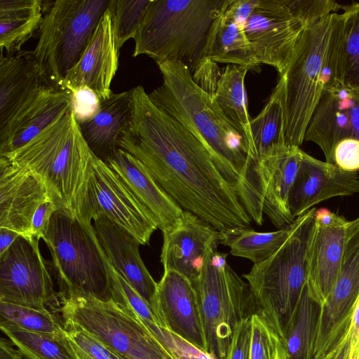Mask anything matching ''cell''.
<instances>
[{
    "instance_id": "obj_17",
    "label": "cell",
    "mask_w": 359,
    "mask_h": 359,
    "mask_svg": "<svg viewBox=\"0 0 359 359\" xmlns=\"http://www.w3.org/2000/svg\"><path fill=\"white\" fill-rule=\"evenodd\" d=\"M154 311L162 327L207 351L197 293L187 278L174 271H164L158 283Z\"/></svg>"
},
{
    "instance_id": "obj_19",
    "label": "cell",
    "mask_w": 359,
    "mask_h": 359,
    "mask_svg": "<svg viewBox=\"0 0 359 359\" xmlns=\"http://www.w3.org/2000/svg\"><path fill=\"white\" fill-rule=\"evenodd\" d=\"M118 53L113 34L111 17L107 7L101 16L81 58L67 72L62 90L87 86L100 101L113 93L111 84L118 67Z\"/></svg>"
},
{
    "instance_id": "obj_16",
    "label": "cell",
    "mask_w": 359,
    "mask_h": 359,
    "mask_svg": "<svg viewBox=\"0 0 359 359\" xmlns=\"http://www.w3.org/2000/svg\"><path fill=\"white\" fill-rule=\"evenodd\" d=\"M163 233L161 262L164 271H174L194 284L204 259L220 243V231L189 211L183 210L177 223Z\"/></svg>"
},
{
    "instance_id": "obj_47",
    "label": "cell",
    "mask_w": 359,
    "mask_h": 359,
    "mask_svg": "<svg viewBox=\"0 0 359 359\" xmlns=\"http://www.w3.org/2000/svg\"><path fill=\"white\" fill-rule=\"evenodd\" d=\"M348 334V359H359V295L353 306Z\"/></svg>"
},
{
    "instance_id": "obj_10",
    "label": "cell",
    "mask_w": 359,
    "mask_h": 359,
    "mask_svg": "<svg viewBox=\"0 0 359 359\" xmlns=\"http://www.w3.org/2000/svg\"><path fill=\"white\" fill-rule=\"evenodd\" d=\"M338 14L333 13L304 28L283 74L287 145L299 147L302 144L308 123L324 90L325 57Z\"/></svg>"
},
{
    "instance_id": "obj_18",
    "label": "cell",
    "mask_w": 359,
    "mask_h": 359,
    "mask_svg": "<svg viewBox=\"0 0 359 359\" xmlns=\"http://www.w3.org/2000/svg\"><path fill=\"white\" fill-rule=\"evenodd\" d=\"M48 198L51 196L40 177L0 156V227L33 238V215Z\"/></svg>"
},
{
    "instance_id": "obj_6",
    "label": "cell",
    "mask_w": 359,
    "mask_h": 359,
    "mask_svg": "<svg viewBox=\"0 0 359 359\" xmlns=\"http://www.w3.org/2000/svg\"><path fill=\"white\" fill-rule=\"evenodd\" d=\"M42 239L52 256L60 296L112 299L110 263L92 223L58 210Z\"/></svg>"
},
{
    "instance_id": "obj_46",
    "label": "cell",
    "mask_w": 359,
    "mask_h": 359,
    "mask_svg": "<svg viewBox=\"0 0 359 359\" xmlns=\"http://www.w3.org/2000/svg\"><path fill=\"white\" fill-rule=\"evenodd\" d=\"M259 0H227L224 12L244 29V26L257 6Z\"/></svg>"
},
{
    "instance_id": "obj_7",
    "label": "cell",
    "mask_w": 359,
    "mask_h": 359,
    "mask_svg": "<svg viewBox=\"0 0 359 359\" xmlns=\"http://www.w3.org/2000/svg\"><path fill=\"white\" fill-rule=\"evenodd\" d=\"M53 309L61 313L63 327L86 332L126 359H172L142 319L112 299L59 295Z\"/></svg>"
},
{
    "instance_id": "obj_37",
    "label": "cell",
    "mask_w": 359,
    "mask_h": 359,
    "mask_svg": "<svg viewBox=\"0 0 359 359\" xmlns=\"http://www.w3.org/2000/svg\"><path fill=\"white\" fill-rule=\"evenodd\" d=\"M250 359H290L285 342L258 311L251 315Z\"/></svg>"
},
{
    "instance_id": "obj_51",
    "label": "cell",
    "mask_w": 359,
    "mask_h": 359,
    "mask_svg": "<svg viewBox=\"0 0 359 359\" xmlns=\"http://www.w3.org/2000/svg\"><path fill=\"white\" fill-rule=\"evenodd\" d=\"M348 331L341 339V340L340 341L339 344L322 359H334L335 358L337 353L339 352L341 345L343 344L344 341H345V339L348 335Z\"/></svg>"
},
{
    "instance_id": "obj_27",
    "label": "cell",
    "mask_w": 359,
    "mask_h": 359,
    "mask_svg": "<svg viewBox=\"0 0 359 359\" xmlns=\"http://www.w3.org/2000/svg\"><path fill=\"white\" fill-rule=\"evenodd\" d=\"M252 147L241 189H243L252 169L269 151L286 144L285 79L280 76L278 83L262 110L250 121Z\"/></svg>"
},
{
    "instance_id": "obj_50",
    "label": "cell",
    "mask_w": 359,
    "mask_h": 359,
    "mask_svg": "<svg viewBox=\"0 0 359 359\" xmlns=\"http://www.w3.org/2000/svg\"><path fill=\"white\" fill-rule=\"evenodd\" d=\"M348 339H349V334L341 345L339 352L337 353L334 359H348Z\"/></svg>"
},
{
    "instance_id": "obj_45",
    "label": "cell",
    "mask_w": 359,
    "mask_h": 359,
    "mask_svg": "<svg viewBox=\"0 0 359 359\" xmlns=\"http://www.w3.org/2000/svg\"><path fill=\"white\" fill-rule=\"evenodd\" d=\"M194 72L192 76L196 83L213 95L222 74H219L217 63L203 58Z\"/></svg>"
},
{
    "instance_id": "obj_29",
    "label": "cell",
    "mask_w": 359,
    "mask_h": 359,
    "mask_svg": "<svg viewBox=\"0 0 359 359\" xmlns=\"http://www.w3.org/2000/svg\"><path fill=\"white\" fill-rule=\"evenodd\" d=\"M43 20L41 0H0V47L7 55L22 46L40 27Z\"/></svg>"
},
{
    "instance_id": "obj_53",
    "label": "cell",
    "mask_w": 359,
    "mask_h": 359,
    "mask_svg": "<svg viewBox=\"0 0 359 359\" xmlns=\"http://www.w3.org/2000/svg\"><path fill=\"white\" fill-rule=\"evenodd\" d=\"M21 359H22V358H21Z\"/></svg>"
},
{
    "instance_id": "obj_28",
    "label": "cell",
    "mask_w": 359,
    "mask_h": 359,
    "mask_svg": "<svg viewBox=\"0 0 359 359\" xmlns=\"http://www.w3.org/2000/svg\"><path fill=\"white\" fill-rule=\"evenodd\" d=\"M224 10L214 20L208 32L203 57L216 63L236 65L256 71L260 64L244 29Z\"/></svg>"
},
{
    "instance_id": "obj_44",
    "label": "cell",
    "mask_w": 359,
    "mask_h": 359,
    "mask_svg": "<svg viewBox=\"0 0 359 359\" xmlns=\"http://www.w3.org/2000/svg\"><path fill=\"white\" fill-rule=\"evenodd\" d=\"M60 210L55 202L48 198L41 203L36 210L31 223L32 237L43 238L46 234L53 215Z\"/></svg>"
},
{
    "instance_id": "obj_48",
    "label": "cell",
    "mask_w": 359,
    "mask_h": 359,
    "mask_svg": "<svg viewBox=\"0 0 359 359\" xmlns=\"http://www.w3.org/2000/svg\"><path fill=\"white\" fill-rule=\"evenodd\" d=\"M20 236L18 232L0 227V255H2Z\"/></svg>"
},
{
    "instance_id": "obj_52",
    "label": "cell",
    "mask_w": 359,
    "mask_h": 359,
    "mask_svg": "<svg viewBox=\"0 0 359 359\" xmlns=\"http://www.w3.org/2000/svg\"><path fill=\"white\" fill-rule=\"evenodd\" d=\"M106 348L108 350L109 353V355L111 358V359H126L124 358L123 356H121V355L116 353V352H114V351L106 347Z\"/></svg>"
},
{
    "instance_id": "obj_1",
    "label": "cell",
    "mask_w": 359,
    "mask_h": 359,
    "mask_svg": "<svg viewBox=\"0 0 359 359\" xmlns=\"http://www.w3.org/2000/svg\"><path fill=\"white\" fill-rule=\"evenodd\" d=\"M131 92L133 118L120 148L141 161L184 210L220 232L250 227L251 217L204 145L157 107L142 86Z\"/></svg>"
},
{
    "instance_id": "obj_43",
    "label": "cell",
    "mask_w": 359,
    "mask_h": 359,
    "mask_svg": "<svg viewBox=\"0 0 359 359\" xmlns=\"http://www.w3.org/2000/svg\"><path fill=\"white\" fill-rule=\"evenodd\" d=\"M333 165L350 172L359 170V140L345 138L335 145Z\"/></svg>"
},
{
    "instance_id": "obj_13",
    "label": "cell",
    "mask_w": 359,
    "mask_h": 359,
    "mask_svg": "<svg viewBox=\"0 0 359 359\" xmlns=\"http://www.w3.org/2000/svg\"><path fill=\"white\" fill-rule=\"evenodd\" d=\"M306 27L290 10L288 0H259L244 32L259 64L283 75Z\"/></svg>"
},
{
    "instance_id": "obj_33",
    "label": "cell",
    "mask_w": 359,
    "mask_h": 359,
    "mask_svg": "<svg viewBox=\"0 0 359 359\" xmlns=\"http://www.w3.org/2000/svg\"><path fill=\"white\" fill-rule=\"evenodd\" d=\"M0 327L25 359H77L68 348L65 336L29 331L2 320Z\"/></svg>"
},
{
    "instance_id": "obj_23",
    "label": "cell",
    "mask_w": 359,
    "mask_h": 359,
    "mask_svg": "<svg viewBox=\"0 0 359 359\" xmlns=\"http://www.w3.org/2000/svg\"><path fill=\"white\" fill-rule=\"evenodd\" d=\"M359 295V216L348 221L339 274L336 284L322 306L318 323L326 332L344 330L350 324Z\"/></svg>"
},
{
    "instance_id": "obj_8",
    "label": "cell",
    "mask_w": 359,
    "mask_h": 359,
    "mask_svg": "<svg viewBox=\"0 0 359 359\" xmlns=\"http://www.w3.org/2000/svg\"><path fill=\"white\" fill-rule=\"evenodd\" d=\"M203 323L207 352L226 359L238 322L257 310L249 284L227 262V254L210 249L193 284Z\"/></svg>"
},
{
    "instance_id": "obj_49",
    "label": "cell",
    "mask_w": 359,
    "mask_h": 359,
    "mask_svg": "<svg viewBox=\"0 0 359 359\" xmlns=\"http://www.w3.org/2000/svg\"><path fill=\"white\" fill-rule=\"evenodd\" d=\"M20 353L13 344L4 338L0 341V359H21Z\"/></svg>"
},
{
    "instance_id": "obj_40",
    "label": "cell",
    "mask_w": 359,
    "mask_h": 359,
    "mask_svg": "<svg viewBox=\"0 0 359 359\" xmlns=\"http://www.w3.org/2000/svg\"><path fill=\"white\" fill-rule=\"evenodd\" d=\"M64 328L65 343L77 359H111L106 347L86 332L70 327Z\"/></svg>"
},
{
    "instance_id": "obj_21",
    "label": "cell",
    "mask_w": 359,
    "mask_h": 359,
    "mask_svg": "<svg viewBox=\"0 0 359 359\" xmlns=\"http://www.w3.org/2000/svg\"><path fill=\"white\" fill-rule=\"evenodd\" d=\"M93 226L110 264L154 311L158 283L141 258L140 243L104 216L94 219Z\"/></svg>"
},
{
    "instance_id": "obj_42",
    "label": "cell",
    "mask_w": 359,
    "mask_h": 359,
    "mask_svg": "<svg viewBox=\"0 0 359 359\" xmlns=\"http://www.w3.org/2000/svg\"><path fill=\"white\" fill-rule=\"evenodd\" d=\"M252 343L251 316L236 325L226 359H250Z\"/></svg>"
},
{
    "instance_id": "obj_9",
    "label": "cell",
    "mask_w": 359,
    "mask_h": 359,
    "mask_svg": "<svg viewBox=\"0 0 359 359\" xmlns=\"http://www.w3.org/2000/svg\"><path fill=\"white\" fill-rule=\"evenodd\" d=\"M110 0H56L43 17L34 55L51 86L62 90Z\"/></svg>"
},
{
    "instance_id": "obj_41",
    "label": "cell",
    "mask_w": 359,
    "mask_h": 359,
    "mask_svg": "<svg viewBox=\"0 0 359 359\" xmlns=\"http://www.w3.org/2000/svg\"><path fill=\"white\" fill-rule=\"evenodd\" d=\"M71 109L78 123L91 118L97 111L100 100L87 86H80L70 91Z\"/></svg>"
},
{
    "instance_id": "obj_39",
    "label": "cell",
    "mask_w": 359,
    "mask_h": 359,
    "mask_svg": "<svg viewBox=\"0 0 359 359\" xmlns=\"http://www.w3.org/2000/svg\"><path fill=\"white\" fill-rule=\"evenodd\" d=\"M143 321L172 359H217L165 328L149 321Z\"/></svg>"
},
{
    "instance_id": "obj_35",
    "label": "cell",
    "mask_w": 359,
    "mask_h": 359,
    "mask_svg": "<svg viewBox=\"0 0 359 359\" xmlns=\"http://www.w3.org/2000/svg\"><path fill=\"white\" fill-rule=\"evenodd\" d=\"M2 320L8 321L29 331L64 337L65 330L57 319L47 310H38L0 302Z\"/></svg>"
},
{
    "instance_id": "obj_20",
    "label": "cell",
    "mask_w": 359,
    "mask_h": 359,
    "mask_svg": "<svg viewBox=\"0 0 359 359\" xmlns=\"http://www.w3.org/2000/svg\"><path fill=\"white\" fill-rule=\"evenodd\" d=\"M359 192L357 172L344 171L303 151L289 196V208L296 219L323 201Z\"/></svg>"
},
{
    "instance_id": "obj_24",
    "label": "cell",
    "mask_w": 359,
    "mask_h": 359,
    "mask_svg": "<svg viewBox=\"0 0 359 359\" xmlns=\"http://www.w3.org/2000/svg\"><path fill=\"white\" fill-rule=\"evenodd\" d=\"M149 210L162 232L179 221L183 209L161 187L146 165L119 148L106 162Z\"/></svg>"
},
{
    "instance_id": "obj_14",
    "label": "cell",
    "mask_w": 359,
    "mask_h": 359,
    "mask_svg": "<svg viewBox=\"0 0 359 359\" xmlns=\"http://www.w3.org/2000/svg\"><path fill=\"white\" fill-rule=\"evenodd\" d=\"M348 224L327 208L316 210L307 250L306 287L318 306L327 301L337 280Z\"/></svg>"
},
{
    "instance_id": "obj_5",
    "label": "cell",
    "mask_w": 359,
    "mask_h": 359,
    "mask_svg": "<svg viewBox=\"0 0 359 359\" xmlns=\"http://www.w3.org/2000/svg\"><path fill=\"white\" fill-rule=\"evenodd\" d=\"M316 209L297 217L282 246L243 276L249 284L257 311L285 342L306 288L307 250Z\"/></svg>"
},
{
    "instance_id": "obj_38",
    "label": "cell",
    "mask_w": 359,
    "mask_h": 359,
    "mask_svg": "<svg viewBox=\"0 0 359 359\" xmlns=\"http://www.w3.org/2000/svg\"><path fill=\"white\" fill-rule=\"evenodd\" d=\"M111 292L112 299L130 311L143 320L154 323L162 327V323L149 305L119 275L110 264Z\"/></svg>"
},
{
    "instance_id": "obj_2",
    "label": "cell",
    "mask_w": 359,
    "mask_h": 359,
    "mask_svg": "<svg viewBox=\"0 0 359 359\" xmlns=\"http://www.w3.org/2000/svg\"><path fill=\"white\" fill-rule=\"evenodd\" d=\"M157 65L163 83L149 94V97L204 145L238 196L248 164L245 139L223 114L213 96L196 83L188 67L180 61Z\"/></svg>"
},
{
    "instance_id": "obj_30",
    "label": "cell",
    "mask_w": 359,
    "mask_h": 359,
    "mask_svg": "<svg viewBox=\"0 0 359 359\" xmlns=\"http://www.w3.org/2000/svg\"><path fill=\"white\" fill-rule=\"evenodd\" d=\"M248 71L242 66L227 65L212 96L223 114L245 139L249 154L252 147L251 118L245 86V78Z\"/></svg>"
},
{
    "instance_id": "obj_36",
    "label": "cell",
    "mask_w": 359,
    "mask_h": 359,
    "mask_svg": "<svg viewBox=\"0 0 359 359\" xmlns=\"http://www.w3.org/2000/svg\"><path fill=\"white\" fill-rule=\"evenodd\" d=\"M151 0H110L115 44L119 50L130 39H134Z\"/></svg>"
},
{
    "instance_id": "obj_34",
    "label": "cell",
    "mask_w": 359,
    "mask_h": 359,
    "mask_svg": "<svg viewBox=\"0 0 359 359\" xmlns=\"http://www.w3.org/2000/svg\"><path fill=\"white\" fill-rule=\"evenodd\" d=\"M318 305L310 297L306 287L285 346L290 359H313L314 331Z\"/></svg>"
},
{
    "instance_id": "obj_32",
    "label": "cell",
    "mask_w": 359,
    "mask_h": 359,
    "mask_svg": "<svg viewBox=\"0 0 359 359\" xmlns=\"http://www.w3.org/2000/svg\"><path fill=\"white\" fill-rule=\"evenodd\" d=\"M337 44L336 79L348 88H359V1L343 6Z\"/></svg>"
},
{
    "instance_id": "obj_3",
    "label": "cell",
    "mask_w": 359,
    "mask_h": 359,
    "mask_svg": "<svg viewBox=\"0 0 359 359\" xmlns=\"http://www.w3.org/2000/svg\"><path fill=\"white\" fill-rule=\"evenodd\" d=\"M93 155L70 109L28 143L0 156L40 177L60 210L78 217Z\"/></svg>"
},
{
    "instance_id": "obj_25",
    "label": "cell",
    "mask_w": 359,
    "mask_h": 359,
    "mask_svg": "<svg viewBox=\"0 0 359 359\" xmlns=\"http://www.w3.org/2000/svg\"><path fill=\"white\" fill-rule=\"evenodd\" d=\"M49 85L33 50L20 51L0 59V128H2L42 86Z\"/></svg>"
},
{
    "instance_id": "obj_11",
    "label": "cell",
    "mask_w": 359,
    "mask_h": 359,
    "mask_svg": "<svg viewBox=\"0 0 359 359\" xmlns=\"http://www.w3.org/2000/svg\"><path fill=\"white\" fill-rule=\"evenodd\" d=\"M100 216L125 229L141 245L148 244L158 229L151 213L119 175L93 155L87 192L78 218L91 224L92 220Z\"/></svg>"
},
{
    "instance_id": "obj_26",
    "label": "cell",
    "mask_w": 359,
    "mask_h": 359,
    "mask_svg": "<svg viewBox=\"0 0 359 359\" xmlns=\"http://www.w3.org/2000/svg\"><path fill=\"white\" fill-rule=\"evenodd\" d=\"M131 90L112 93L100 101L96 114L79 123L82 135L95 156L106 162L119 148L123 133L133 118Z\"/></svg>"
},
{
    "instance_id": "obj_22",
    "label": "cell",
    "mask_w": 359,
    "mask_h": 359,
    "mask_svg": "<svg viewBox=\"0 0 359 359\" xmlns=\"http://www.w3.org/2000/svg\"><path fill=\"white\" fill-rule=\"evenodd\" d=\"M70 109V93L55 89L50 85L40 88L0 128V156L28 143Z\"/></svg>"
},
{
    "instance_id": "obj_15",
    "label": "cell",
    "mask_w": 359,
    "mask_h": 359,
    "mask_svg": "<svg viewBox=\"0 0 359 359\" xmlns=\"http://www.w3.org/2000/svg\"><path fill=\"white\" fill-rule=\"evenodd\" d=\"M345 138L359 140V88L339 83L323 90L308 123L304 142L316 144L325 161L333 164V150Z\"/></svg>"
},
{
    "instance_id": "obj_4",
    "label": "cell",
    "mask_w": 359,
    "mask_h": 359,
    "mask_svg": "<svg viewBox=\"0 0 359 359\" xmlns=\"http://www.w3.org/2000/svg\"><path fill=\"white\" fill-rule=\"evenodd\" d=\"M226 0H151L134 37L133 57L180 61L193 74L208 32Z\"/></svg>"
},
{
    "instance_id": "obj_12",
    "label": "cell",
    "mask_w": 359,
    "mask_h": 359,
    "mask_svg": "<svg viewBox=\"0 0 359 359\" xmlns=\"http://www.w3.org/2000/svg\"><path fill=\"white\" fill-rule=\"evenodd\" d=\"M39 241L20 235L0 255V302L38 310L58 304V293Z\"/></svg>"
},
{
    "instance_id": "obj_31",
    "label": "cell",
    "mask_w": 359,
    "mask_h": 359,
    "mask_svg": "<svg viewBox=\"0 0 359 359\" xmlns=\"http://www.w3.org/2000/svg\"><path fill=\"white\" fill-rule=\"evenodd\" d=\"M292 228L293 222L269 232H259L246 226L231 228L220 232V243L229 248L231 255L257 264L269 259L282 246Z\"/></svg>"
}]
</instances>
